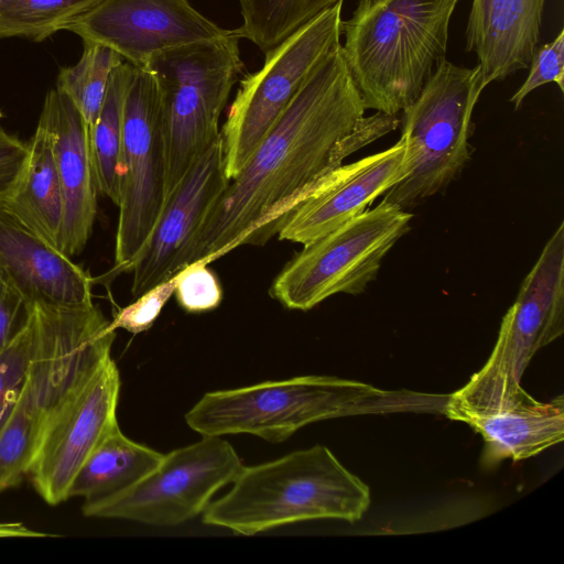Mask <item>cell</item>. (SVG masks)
Masks as SVG:
<instances>
[{"label": "cell", "instance_id": "cell-12", "mask_svg": "<svg viewBox=\"0 0 564 564\" xmlns=\"http://www.w3.org/2000/svg\"><path fill=\"white\" fill-rule=\"evenodd\" d=\"M120 384L119 370L109 357L48 420L28 474L46 503L68 499L77 471L118 425Z\"/></svg>", "mask_w": 564, "mask_h": 564}, {"label": "cell", "instance_id": "cell-24", "mask_svg": "<svg viewBox=\"0 0 564 564\" xmlns=\"http://www.w3.org/2000/svg\"><path fill=\"white\" fill-rule=\"evenodd\" d=\"M45 429V420L24 384L0 427V491L29 474Z\"/></svg>", "mask_w": 564, "mask_h": 564}, {"label": "cell", "instance_id": "cell-22", "mask_svg": "<svg viewBox=\"0 0 564 564\" xmlns=\"http://www.w3.org/2000/svg\"><path fill=\"white\" fill-rule=\"evenodd\" d=\"M133 65L121 62L111 72L99 115L89 131L98 192L116 205L120 187V152L127 89Z\"/></svg>", "mask_w": 564, "mask_h": 564}, {"label": "cell", "instance_id": "cell-13", "mask_svg": "<svg viewBox=\"0 0 564 564\" xmlns=\"http://www.w3.org/2000/svg\"><path fill=\"white\" fill-rule=\"evenodd\" d=\"M107 46L135 67L155 54L180 45L227 35L188 0H100L66 29Z\"/></svg>", "mask_w": 564, "mask_h": 564}, {"label": "cell", "instance_id": "cell-23", "mask_svg": "<svg viewBox=\"0 0 564 564\" xmlns=\"http://www.w3.org/2000/svg\"><path fill=\"white\" fill-rule=\"evenodd\" d=\"M338 1L238 0L242 23L235 31L240 39L251 41L265 54Z\"/></svg>", "mask_w": 564, "mask_h": 564}, {"label": "cell", "instance_id": "cell-8", "mask_svg": "<svg viewBox=\"0 0 564 564\" xmlns=\"http://www.w3.org/2000/svg\"><path fill=\"white\" fill-rule=\"evenodd\" d=\"M412 217L384 202L366 209L304 245L276 275L271 296L290 310L308 311L337 293L360 294L409 231Z\"/></svg>", "mask_w": 564, "mask_h": 564}, {"label": "cell", "instance_id": "cell-25", "mask_svg": "<svg viewBox=\"0 0 564 564\" xmlns=\"http://www.w3.org/2000/svg\"><path fill=\"white\" fill-rule=\"evenodd\" d=\"M122 59L107 46L84 42L79 59L59 70L56 89L72 100L89 131L102 106L111 72Z\"/></svg>", "mask_w": 564, "mask_h": 564}, {"label": "cell", "instance_id": "cell-30", "mask_svg": "<svg viewBox=\"0 0 564 564\" xmlns=\"http://www.w3.org/2000/svg\"><path fill=\"white\" fill-rule=\"evenodd\" d=\"M176 275L137 296L131 304L121 308L110 322V328H122L132 334L148 330L174 294Z\"/></svg>", "mask_w": 564, "mask_h": 564}, {"label": "cell", "instance_id": "cell-20", "mask_svg": "<svg viewBox=\"0 0 564 564\" xmlns=\"http://www.w3.org/2000/svg\"><path fill=\"white\" fill-rule=\"evenodd\" d=\"M1 205L58 248L63 224V197L52 137L41 119L28 141V158L20 182L13 194Z\"/></svg>", "mask_w": 564, "mask_h": 564}, {"label": "cell", "instance_id": "cell-29", "mask_svg": "<svg viewBox=\"0 0 564 564\" xmlns=\"http://www.w3.org/2000/svg\"><path fill=\"white\" fill-rule=\"evenodd\" d=\"M529 67L525 80L510 98L516 110L531 91L544 84L554 83L564 91V29L552 42L535 50Z\"/></svg>", "mask_w": 564, "mask_h": 564}, {"label": "cell", "instance_id": "cell-19", "mask_svg": "<svg viewBox=\"0 0 564 564\" xmlns=\"http://www.w3.org/2000/svg\"><path fill=\"white\" fill-rule=\"evenodd\" d=\"M454 421L467 423L484 440L481 464L530 458L564 440V398L541 402L524 391L502 406L459 414Z\"/></svg>", "mask_w": 564, "mask_h": 564}, {"label": "cell", "instance_id": "cell-26", "mask_svg": "<svg viewBox=\"0 0 564 564\" xmlns=\"http://www.w3.org/2000/svg\"><path fill=\"white\" fill-rule=\"evenodd\" d=\"M100 0H0V39L43 41L66 30Z\"/></svg>", "mask_w": 564, "mask_h": 564}, {"label": "cell", "instance_id": "cell-33", "mask_svg": "<svg viewBox=\"0 0 564 564\" xmlns=\"http://www.w3.org/2000/svg\"><path fill=\"white\" fill-rule=\"evenodd\" d=\"M50 534L35 531L21 522H0V538H45Z\"/></svg>", "mask_w": 564, "mask_h": 564}, {"label": "cell", "instance_id": "cell-27", "mask_svg": "<svg viewBox=\"0 0 564 564\" xmlns=\"http://www.w3.org/2000/svg\"><path fill=\"white\" fill-rule=\"evenodd\" d=\"M33 327L25 311L22 324L0 352V427L13 409L30 364Z\"/></svg>", "mask_w": 564, "mask_h": 564}, {"label": "cell", "instance_id": "cell-16", "mask_svg": "<svg viewBox=\"0 0 564 564\" xmlns=\"http://www.w3.org/2000/svg\"><path fill=\"white\" fill-rule=\"evenodd\" d=\"M0 280L25 307H82L93 303L94 279L0 204Z\"/></svg>", "mask_w": 564, "mask_h": 564}, {"label": "cell", "instance_id": "cell-5", "mask_svg": "<svg viewBox=\"0 0 564 564\" xmlns=\"http://www.w3.org/2000/svg\"><path fill=\"white\" fill-rule=\"evenodd\" d=\"M235 30L164 50L148 62L155 77L166 147V200L219 137V119L243 63Z\"/></svg>", "mask_w": 564, "mask_h": 564}, {"label": "cell", "instance_id": "cell-9", "mask_svg": "<svg viewBox=\"0 0 564 564\" xmlns=\"http://www.w3.org/2000/svg\"><path fill=\"white\" fill-rule=\"evenodd\" d=\"M344 0L325 9L264 54V64L240 80L220 130L229 180L290 105L307 76L341 36Z\"/></svg>", "mask_w": 564, "mask_h": 564}, {"label": "cell", "instance_id": "cell-31", "mask_svg": "<svg viewBox=\"0 0 564 564\" xmlns=\"http://www.w3.org/2000/svg\"><path fill=\"white\" fill-rule=\"evenodd\" d=\"M28 158V142L0 128V204L17 188Z\"/></svg>", "mask_w": 564, "mask_h": 564}, {"label": "cell", "instance_id": "cell-32", "mask_svg": "<svg viewBox=\"0 0 564 564\" xmlns=\"http://www.w3.org/2000/svg\"><path fill=\"white\" fill-rule=\"evenodd\" d=\"M22 311L23 300L0 280V352L18 330L15 323Z\"/></svg>", "mask_w": 564, "mask_h": 564}, {"label": "cell", "instance_id": "cell-2", "mask_svg": "<svg viewBox=\"0 0 564 564\" xmlns=\"http://www.w3.org/2000/svg\"><path fill=\"white\" fill-rule=\"evenodd\" d=\"M458 0H359L341 53L365 108L397 116L445 59Z\"/></svg>", "mask_w": 564, "mask_h": 564}, {"label": "cell", "instance_id": "cell-6", "mask_svg": "<svg viewBox=\"0 0 564 564\" xmlns=\"http://www.w3.org/2000/svg\"><path fill=\"white\" fill-rule=\"evenodd\" d=\"M564 333V224L546 241L505 314L485 366L446 398L451 420L467 412L492 410L517 400L532 357Z\"/></svg>", "mask_w": 564, "mask_h": 564}, {"label": "cell", "instance_id": "cell-10", "mask_svg": "<svg viewBox=\"0 0 564 564\" xmlns=\"http://www.w3.org/2000/svg\"><path fill=\"white\" fill-rule=\"evenodd\" d=\"M165 188L166 147L158 84L148 68L133 66L123 111L112 276L132 270L163 212Z\"/></svg>", "mask_w": 564, "mask_h": 564}, {"label": "cell", "instance_id": "cell-21", "mask_svg": "<svg viewBox=\"0 0 564 564\" xmlns=\"http://www.w3.org/2000/svg\"><path fill=\"white\" fill-rule=\"evenodd\" d=\"M164 454L127 437L115 426L77 471L68 499L94 502L116 496L139 482L162 460Z\"/></svg>", "mask_w": 564, "mask_h": 564}, {"label": "cell", "instance_id": "cell-18", "mask_svg": "<svg viewBox=\"0 0 564 564\" xmlns=\"http://www.w3.org/2000/svg\"><path fill=\"white\" fill-rule=\"evenodd\" d=\"M544 4L545 0H473L466 50L476 54L485 87L529 68Z\"/></svg>", "mask_w": 564, "mask_h": 564}, {"label": "cell", "instance_id": "cell-15", "mask_svg": "<svg viewBox=\"0 0 564 564\" xmlns=\"http://www.w3.org/2000/svg\"><path fill=\"white\" fill-rule=\"evenodd\" d=\"M406 174L403 138L384 151L341 164L282 221L279 238L306 245L364 213Z\"/></svg>", "mask_w": 564, "mask_h": 564}, {"label": "cell", "instance_id": "cell-17", "mask_svg": "<svg viewBox=\"0 0 564 564\" xmlns=\"http://www.w3.org/2000/svg\"><path fill=\"white\" fill-rule=\"evenodd\" d=\"M40 119L47 126L63 197V224L58 249L68 257L86 247L97 214V183L89 129L72 100L51 89Z\"/></svg>", "mask_w": 564, "mask_h": 564}, {"label": "cell", "instance_id": "cell-3", "mask_svg": "<svg viewBox=\"0 0 564 564\" xmlns=\"http://www.w3.org/2000/svg\"><path fill=\"white\" fill-rule=\"evenodd\" d=\"M231 484L203 522L243 535L317 519L356 522L370 505L369 487L324 445L243 466Z\"/></svg>", "mask_w": 564, "mask_h": 564}, {"label": "cell", "instance_id": "cell-1", "mask_svg": "<svg viewBox=\"0 0 564 564\" xmlns=\"http://www.w3.org/2000/svg\"><path fill=\"white\" fill-rule=\"evenodd\" d=\"M366 108L341 44L307 76L189 243L183 269L262 242L346 158L395 130L400 119Z\"/></svg>", "mask_w": 564, "mask_h": 564}, {"label": "cell", "instance_id": "cell-14", "mask_svg": "<svg viewBox=\"0 0 564 564\" xmlns=\"http://www.w3.org/2000/svg\"><path fill=\"white\" fill-rule=\"evenodd\" d=\"M229 181L219 134L171 193L148 243L137 258L131 270V292L135 297L183 270L189 243Z\"/></svg>", "mask_w": 564, "mask_h": 564}, {"label": "cell", "instance_id": "cell-28", "mask_svg": "<svg viewBox=\"0 0 564 564\" xmlns=\"http://www.w3.org/2000/svg\"><path fill=\"white\" fill-rule=\"evenodd\" d=\"M206 263H193L176 274L174 295L182 308L202 313L216 308L223 300L217 276Z\"/></svg>", "mask_w": 564, "mask_h": 564}, {"label": "cell", "instance_id": "cell-11", "mask_svg": "<svg viewBox=\"0 0 564 564\" xmlns=\"http://www.w3.org/2000/svg\"><path fill=\"white\" fill-rule=\"evenodd\" d=\"M243 465L220 436H203L163 455L160 464L131 488L84 502L83 514L150 525H176L204 512L212 497L231 484Z\"/></svg>", "mask_w": 564, "mask_h": 564}, {"label": "cell", "instance_id": "cell-7", "mask_svg": "<svg viewBox=\"0 0 564 564\" xmlns=\"http://www.w3.org/2000/svg\"><path fill=\"white\" fill-rule=\"evenodd\" d=\"M484 89L478 65L460 67L445 58L436 66L400 120L408 174L381 202L405 209L458 175L470 155L471 113Z\"/></svg>", "mask_w": 564, "mask_h": 564}, {"label": "cell", "instance_id": "cell-4", "mask_svg": "<svg viewBox=\"0 0 564 564\" xmlns=\"http://www.w3.org/2000/svg\"><path fill=\"white\" fill-rule=\"evenodd\" d=\"M414 398L356 380L300 376L207 392L185 421L202 436L250 434L281 443L307 424L404 410L416 404Z\"/></svg>", "mask_w": 564, "mask_h": 564}]
</instances>
